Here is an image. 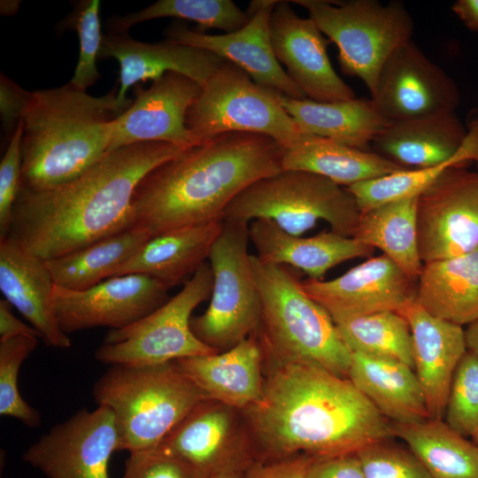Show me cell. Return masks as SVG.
<instances>
[{"label":"cell","mask_w":478,"mask_h":478,"mask_svg":"<svg viewBox=\"0 0 478 478\" xmlns=\"http://www.w3.org/2000/svg\"><path fill=\"white\" fill-rule=\"evenodd\" d=\"M267 358L272 368L262 397L242 411L257 460L354 454L395 436L392 422L348 378L312 364Z\"/></svg>","instance_id":"6da1fadb"},{"label":"cell","mask_w":478,"mask_h":478,"mask_svg":"<svg viewBox=\"0 0 478 478\" xmlns=\"http://www.w3.org/2000/svg\"><path fill=\"white\" fill-rule=\"evenodd\" d=\"M186 149L160 142L129 144L109 151L62 184L40 189L20 187L8 235L50 260L129 229L139 182Z\"/></svg>","instance_id":"7a4b0ae2"},{"label":"cell","mask_w":478,"mask_h":478,"mask_svg":"<svg viewBox=\"0 0 478 478\" xmlns=\"http://www.w3.org/2000/svg\"><path fill=\"white\" fill-rule=\"evenodd\" d=\"M284 148L255 133L228 132L184 150L137 185L131 228L151 237L215 220L253 182L282 170Z\"/></svg>","instance_id":"3957f363"},{"label":"cell","mask_w":478,"mask_h":478,"mask_svg":"<svg viewBox=\"0 0 478 478\" xmlns=\"http://www.w3.org/2000/svg\"><path fill=\"white\" fill-rule=\"evenodd\" d=\"M118 85L94 96L71 81L30 92L22 114L21 187L66 182L110 151L112 120L122 114Z\"/></svg>","instance_id":"277c9868"},{"label":"cell","mask_w":478,"mask_h":478,"mask_svg":"<svg viewBox=\"0 0 478 478\" xmlns=\"http://www.w3.org/2000/svg\"><path fill=\"white\" fill-rule=\"evenodd\" d=\"M261 302L257 330L264 353L348 378L352 352L328 312L305 290L298 270L251 255Z\"/></svg>","instance_id":"5b68a950"},{"label":"cell","mask_w":478,"mask_h":478,"mask_svg":"<svg viewBox=\"0 0 478 478\" xmlns=\"http://www.w3.org/2000/svg\"><path fill=\"white\" fill-rule=\"evenodd\" d=\"M98 405L116 418L120 451L157 448L205 394L174 361L153 366H112L95 383Z\"/></svg>","instance_id":"8992f818"},{"label":"cell","mask_w":478,"mask_h":478,"mask_svg":"<svg viewBox=\"0 0 478 478\" xmlns=\"http://www.w3.org/2000/svg\"><path fill=\"white\" fill-rule=\"evenodd\" d=\"M360 215L346 187L312 172L282 169L240 192L225 209L222 220H269L293 235H302L324 220L331 231L354 237Z\"/></svg>","instance_id":"52a82bcc"},{"label":"cell","mask_w":478,"mask_h":478,"mask_svg":"<svg viewBox=\"0 0 478 478\" xmlns=\"http://www.w3.org/2000/svg\"><path fill=\"white\" fill-rule=\"evenodd\" d=\"M338 48L342 71L365 83L370 94L389 57L412 41L413 20L404 3L377 0H294Z\"/></svg>","instance_id":"ba28073f"},{"label":"cell","mask_w":478,"mask_h":478,"mask_svg":"<svg viewBox=\"0 0 478 478\" xmlns=\"http://www.w3.org/2000/svg\"><path fill=\"white\" fill-rule=\"evenodd\" d=\"M279 94L224 60L188 110L186 126L198 143L224 133L246 132L267 135L285 150L293 149L309 135L285 111Z\"/></svg>","instance_id":"9c48e42d"},{"label":"cell","mask_w":478,"mask_h":478,"mask_svg":"<svg viewBox=\"0 0 478 478\" xmlns=\"http://www.w3.org/2000/svg\"><path fill=\"white\" fill-rule=\"evenodd\" d=\"M249 225L222 220L208 256L213 276L210 305L190 320L195 335L218 352L255 333L261 321V302L248 251Z\"/></svg>","instance_id":"30bf717a"},{"label":"cell","mask_w":478,"mask_h":478,"mask_svg":"<svg viewBox=\"0 0 478 478\" xmlns=\"http://www.w3.org/2000/svg\"><path fill=\"white\" fill-rule=\"evenodd\" d=\"M213 276L203 263L182 289L158 309L125 328L111 329L95 352L107 365L153 366L218 351L190 327L196 307L211 297Z\"/></svg>","instance_id":"8fae6325"},{"label":"cell","mask_w":478,"mask_h":478,"mask_svg":"<svg viewBox=\"0 0 478 478\" xmlns=\"http://www.w3.org/2000/svg\"><path fill=\"white\" fill-rule=\"evenodd\" d=\"M417 235L424 264L478 248V172L450 167L419 196Z\"/></svg>","instance_id":"7c38bea8"},{"label":"cell","mask_w":478,"mask_h":478,"mask_svg":"<svg viewBox=\"0 0 478 478\" xmlns=\"http://www.w3.org/2000/svg\"><path fill=\"white\" fill-rule=\"evenodd\" d=\"M120 436L113 412L81 409L32 444L24 462L47 478H111L108 466Z\"/></svg>","instance_id":"4fadbf2b"},{"label":"cell","mask_w":478,"mask_h":478,"mask_svg":"<svg viewBox=\"0 0 478 478\" xmlns=\"http://www.w3.org/2000/svg\"><path fill=\"white\" fill-rule=\"evenodd\" d=\"M238 411L204 399L197 404L158 446L184 460L207 478L244 473L256 460L246 423Z\"/></svg>","instance_id":"5bb4252c"},{"label":"cell","mask_w":478,"mask_h":478,"mask_svg":"<svg viewBox=\"0 0 478 478\" xmlns=\"http://www.w3.org/2000/svg\"><path fill=\"white\" fill-rule=\"evenodd\" d=\"M168 288L148 275L130 274L104 280L83 290L55 286L54 312L66 334L97 327L125 328L170 297Z\"/></svg>","instance_id":"9a60e30c"},{"label":"cell","mask_w":478,"mask_h":478,"mask_svg":"<svg viewBox=\"0 0 478 478\" xmlns=\"http://www.w3.org/2000/svg\"><path fill=\"white\" fill-rule=\"evenodd\" d=\"M371 100L393 122L455 112L460 94L454 81L410 41L382 66Z\"/></svg>","instance_id":"2e32d148"},{"label":"cell","mask_w":478,"mask_h":478,"mask_svg":"<svg viewBox=\"0 0 478 478\" xmlns=\"http://www.w3.org/2000/svg\"><path fill=\"white\" fill-rule=\"evenodd\" d=\"M202 87L169 72L149 89L136 84L130 107L112 120L110 151L129 144L160 142L189 148L200 143L186 126V115Z\"/></svg>","instance_id":"e0dca14e"},{"label":"cell","mask_w":478,"mask_h":478,"mask_svg":"<svg viewBox=\"0 0 478 478\" xmlns=\"http://www.w3.org/2000/svg\"><path fill=\"white\" fill-rule=\"evenodd\" d=\"M274 56L307 99L327 103L355 98L351 86L334 70L326 40L311 18H303L289 2L277 0L269 20Z\"/></svg>","instance_id":"ac0fdd59"},{"label":"cell","mask_w":478,"mask_h":478,"mask_svg":"<svg viewBox=\"0 0 478 478\" xmlns=\"http://www.w3.org/2000/svg\"><path fill=\"white\" fill-rule=\"evenodd\" d=\"M277 0L252 1L249 21L224 35H208L174 22L166 32L167 40L211 51L246 72L257 84L293 99L306 98L276 59L270 39L269 20Z\"/></svg>","instance_id":"d6986e66"},{"label":"cell","mask_w":478,"mask_h":478,"mask_svg":"<svg viewBox=\"0 0 478 478\" xmlns=\"http://www.w3.org/2000/svg\"><path fill=\"white\" fill-rule=\"evenodd\" d=\"M334 322L382 311L399 312L415 298L413 281L389 257H374L341 276L302 281Z\"/></svg>","instance_id":"ffe728a7"},{"label":"cell","mask_w":478,"mask_h":478,"mask_svg":"<svg viewBox=\"0 0 478 478\" xmlns=\"http://www.w3.org/2000/svg\"><path fill=\"white\" fill-rule=\"evenodd\" d=\"M112 58L120 64L117 102L127 110L133 99L127 97V90L140 81H157L173 72L195 81L201 87L216 72L224 59L218 55L170 40L143 42L130 37L127 33L104 34L99 60Z\"/></svg>","instance_id":"44dd1931"},{"label":"cell","mask_w":478,"mask_h":478,"mask_svg":"<svg viewBox=\"0 0 478 478\" xmlns=\"http://www.w3.org/2000/svg\"><path fill=\"white\" fill-rule=\"evenodd\" d=\"M398 312L410 327L415 374L429 418L443 420L454 373L466 352L465 330L430 314L415 298Z\"/></svg>","instance_id":"7402d4cb"},{"label":"cell","mask_w":478,"mask_h":478,"mask_svg":"<svg viewBox=\"0 0 478 478\" xmlns=\"http://www.w3.org/2000/svg\"><path fill=\"white\" fill-rule=\"evenodd\" d=\"M55 286L44 259L8 235L0 238V289L5 300L33 325L48 346L67 349L70 338L54 312Z\"/></svg>","instance_id":"603a6c76"},{"label":"cell","mask_w":478,"mask_h":478,"mask_svg":"<svg viewBox=\"0 0 478 478\" xmlns=\"http://www.w3.org/2000/svg\"><path fill=\"white\" fill-rule=\"evenodd\" d=\"M264 359L256 331L225 351L174 362L208 399L244 411L262 397Z\"/></svg>","instance_id":"cb8c5ba5"},{"label":"cell","mask_w":478,"mask_h":478,"mask_svg":"<svg viewBox=\"0 0 478 478\" xmlns=\"http://www.w3.org/2000/svg\"><path fill=\"white\" fill-rule=\"evenodd\" d=\"M467 134L455 112L393 121L373 140L374 151L405 169L464 166L459 150Z\"/></svg>","instance_id":"d4e9b609"},{"label":"cell","mask_w":478,"mask_h":478,"mask_svg":"<svg viewBox=\"0 0 478 478\" xmlns=\"http://www.w3.org/2000/svg\"><path fill=\"white\" fill-rule=\"evenodd\" d=\"M249 237L261 261L302 270L315 280L342 262L371 256L374 250L331 230L309 237L293 235L264 219L250 222Z\"/></svg>","instance_id":"484cf974"},{"label":"cell","mask_w":478,"mask_h":478,"mask_svg":"<svg viewBox=\"0 0 478 478\" xmlns=\"http://www.w3.org/2000/svg\"><path fill=\"white\" fill-rule=\"evenodd\" d=\"M222 220L173 229L150 237L112 277L140 274L168 289L185 283L208 258Z\"/></svg>","instance_id":"4316f807"},{"label":"cell","mask_w":478,"mask_h":478,"mask_svg":"<svg viewBox=\"0 0 478 478\" xmlns=\"http://www.w3.org/2000/svg\"><path fill=\"white\" fill-rule=\"evenodd\" d=\"M348 379L391 422L430 419L416 374L404 363L352 353Z\"/></svg>","instance_id":"83f0119b"},{"label":"cell","mask_w":478,"mask_h":478,"mask_svg":"<svg viewBox=\"0 0 478 478\" xmlns=\"http://www.w3.org/2000/svg\"><path fill=\"white\" fill-rule=\"evenodd\" d=\"M279 100L303 133L358 149L366 150L389 124L371 98L320 103L279 94Z\"/></svg>","instance_id":"f1b7e54d"},{"label":"cell","mask_w":478,"mask_h":478,"mask_svg":"<svg viewBox=\"0 0 478 478\" xmlns=\"http://www.w3.org/2000/svg\"><path fill=\"white\" fill-rule=\"evenodd\" d=\"M418 280L415 300L430 314L459 326L478 319V248L425 263Z\"/></svg>","instance_id":"f546056e"},{"label":"cell","mask_w":478,"mask_h":478,"mask_svg":"<svg viewBox=\"0 0 478 478\" xmlns=\"http://www.w3.org/2000/svg\"><path fill=\"white\" fill-rule=\"evenodd\" d=\"M282 169L312 172L343 187L406 170L374 151L312 135L284 150Z\"/></svg>","instance_id":"4dcf8cb0"},{"label":"cell","mask_w":478,"mask_h":478,"mask_svg":"<svg viewBox=\"0 0 478 478\" xmlns=\"http://www.w3.org/2000/svg\"><path fill=\"white\" fill-rule=\"evenodd\" d=\"M418 197L393 201L359 218L354 238L380 249L415 281L423 268L418 245Z\"/></svg>","instance_id":"1f68e13d"},{"label":"cell","mask_w":478,"mask_h":478,"mask_svg":"<svg viewBox=\"0 0 478 478\" xmlns=\"http://www.w3.org/2000/svg\"><path fill=\"white\" fill-rule=\"evenodd\" d=\"M392 425L433 478H478L477 445L443 420Z\"/></svg>","instance_id":"d6a6232c"},{"label":"cell","mask_w":478,"mask_h":478,"mask_svg":"<svg viewBox=\"0 0 478 478\" xmlns=\"http://www.w3.org/2000/svg\"><path fill=\"white\" fill-rule=\"evenodd\" d=\"M150 237L129 228L45 261L57 286L83 290L111 278Z\"/></svg>","instance_id":"836d02e7"},{"label":"cell","mask_w":478,"mask_h":478,"mask_svg":"<svg viewBox=\"0 0 478 478\" xmlns=\"http://www.w3.org/2000/svg\"><path fill=\"white\" fill-rule=\"evenodd\" d=\"M335 324L352 353L391 359L414 368L410 327L399 312H377Z\"/></svg>","instance_id":"e575fe53"},{"label":"cell","mask_w":478,"mask_h":478,"mask_svg":"<svg viewBox=\"0 0 478 478\" xmlns=\"http://www.w3.org/2000/svg\"><path fill=\"white\" fill-rule=\"evenodd\" d=\"M160 18L195 21V30L200 33L216 28L226 34L242 28L250 19L231 0H159L138 12L109 17L106 28L112 34H123L136 24Z\"/></svg>","instance_id":"d590c367"},{"label":"cell","mask_w":478,"mask_h":478,"mask_svg":"<svg viewBox=\"0 0 478 478\" xmlns=\"http://www.w3.org/2000/svg\"><path fill=\"white\" fill-rule=\"evenodd\" d=\"M453 166L443 164L428 168L406 169L346 188L355 197L362 213L393 201L420 196L443 171Z\"/></svg>","instance_id":"8d00e7d4"},{"label":"cell","mask_w":478,"mask_h":478,"mask_svg":"<svg viewBox=\"0 0 478 478\" xmlns=\"http://www.w3.org/2000/svg\"><path fill=\"white\" fill-rule=\"evenodd\" d=\"M38 338L18 336L0 342V414L18 419L24 425H41L39 412L21 397L18 387L22 363L35 351Z\"/></svg>","instance_id":"74e56055"},{"label":"cell","mask_w":478,"mask_h":478,"mask_svg":"<svg viewBox=\"0 0 478 478\" xmlns=\"http://www.w3.org/2000/svg\"><path fill=\"white\" fill-rule=\"evenodd\" d=\"M99 10L98 0L79 1L59 25V29H73L78 35L79 58L70 81L85 90L100 78L96 62L99 60L104 34L101 32Z\"/></svg>","instance_id":"f35d334b"},{"label":"cell","mask_w":478,"mask_h":478,"mask_svg":"<svg viewBox=\"0 0 478 478\" xmlns=\"http://www.w3.org/2000/svg\"><path fill=\"white\" fill-rule=\"evenodd\" d=\"M444 417L464 436L478 430V359L467 351L454 373Z\"/></svg>","instance_id":"ab89813d"},{"label":"cell","mask_w":478,"mask_h":478,"mask_svg":"<svg viewBox=\"0 0 478 478\" xmlns=\"http://www.w3.org/2000/svg\"><path fill=\"white\" fill-rule=\"evenodd\" d=\"M389 440L372 443L356 452L366 478H433L410 449Z\"/></svg>","instance_id":"60d3db41"},{"label":"cell","mask_w":478,"mask_h":478,"mask_svg":"<svg viewBox=\"0 0 478 478\" xmlns=\"http://www.w3.org/2000/svg\"><path fill=\"white\" fill-rule=\"evenodd\" d=\"M22 136L20 120L0 163V238L8 235L12 209L21 187Z\"/></svg>","instance_id":"b9f144b4"},{"label":"cell","mask_w":478,"mask_h":478,"mask_svg":"<svg viewBox=\"0 0 478 478\" xmlns=\"http://www.w3.org/2000/svg\"><path fill=\"white\" fill-rule=\"evenodd\" d=\"M122 478H207L178 457L157 447L130 453Z\"/></svg>","instance_id":"7bdbcfd3"},{"label":"cell","mask_w":478,"mask_h":478,"mask_svg":"<svg viewBox=\"0 0 478 478\" xmlns=\"http://www.w3.org/2000/svg\"><path fill=\"white\" fill-rule=\"evenodd\" d=\"M315 459L298 453L280 459L256 460L243 473V478H306Z\"/></svg>","instance_id":"ee69618b"},{"label":"cell","mask_w":478,"mask_h":478,"mask_svg":"<svg viewBox=\"0 0 478 478\" xmlns=\"http://www.w3.org/2000/svg\"><path fill=\"white\" fill-rule=\"evenodd\" d=\"M29 95V91L1 73L0 114L4 131L10 137L21 120Z\"/></svg>","instance_id":"f6af8a7d"},{"label":"cell","mask_w":478,"mask_h":478,"mask_svg":"<svg viewBox=\"0 0 478 478\" xmlns=\"http://www.w3.org/2000/svg\"><path fill=\"white\" fill-rule=\"evenodd\" d=\"M306 478H366L356 455L346 454L331 458H316L310 466Z\"/></svg>","instance_id":"bcb514c9"},{"label":"cell","mask_w":478,"mask_h":478,"mask_svg":"<svg viewBox=\"0 0 478 478\" xmlns=\"http://www.w3.org/2000/svg\"><path fill=\"white\" fill-rule=\"evenodd\" d=\"M18 336L42 338L41 334L34 328L23 323L14 316L11 304L7 300H0V342Z\"/></svg>","instance_id":"7dc6e473"},{"label":"cell","mask_w":478,"mask_h":478,"mask_svg":"<svg viewBox=\"0 0 478 478\" xmlns=\"http://www.w3.org/2000/svg\"><path fill=\"white\" fill-rule=\"evenodd\" d=\"M451 10L467 28L478 31V0H458Z\"/></svg>","instance_id":"c3c4849f"},{"label":"cell","mask_w":478,"mask_h":478,"mask_svg":"<svg viewBox=\"0 0 478 478\" xmlns=\"http://www.w3.org/2000/svg\"><path fill=\"white\" fill-rule=\"evenodd\" d=\"M465 340L466 351L478 359V319L467 325Z\"/></svg>","instance_id":"681fc988"},{"label":"cell","mask_w":478,"mask_h":478,"mask_svg":"<svg viewBox=\"0 0 478 478\" xmlns=\"http://www.w3.org/2000/svg\"><path fill=\"white\" fill-rule=\"evenodd\" d=\"M19 1H1V13L12 15L15 13L19 6Z\"/></svg>","instance_id":"f907efd6"},{"label":"cell","mask_w":478,"mask_h":478,"mask_svg":"<svg viewBox=\"0 0 478 478\" xmlns=\"http://www.w3.org/2000/svg\"><path fill=\"white\" fill-rule=\"evenodd\" d=\"M243 473H224L214 475L211 478H243Z\"/></svg>","instance_id":"816d5d0a"},{"label":"cell","mask_w":478,"mask_h":478,"mask_svg":"<svg viewBox=\"0 0 478 478\" xmlns=\"http://www.w3.org/2000/svg\"><path fill=\"white\" fill-rule=\"evenodd\" d=\"M472 437H473L474 443L478 447V430L472 436Z\"/></svg>","instance_id":"f5cc1de1"}]
</instances>
